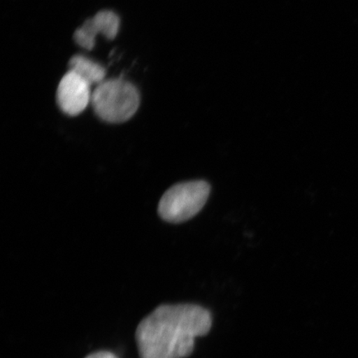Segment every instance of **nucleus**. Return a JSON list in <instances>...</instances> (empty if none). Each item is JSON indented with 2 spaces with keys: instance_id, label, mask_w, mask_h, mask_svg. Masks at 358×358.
Listing matches in <instances>:
<instances>
[{
  "instance_id": "obj_7",
  "label": "nucleus",
  "mask_w": 358,
  "mask_h": 358,
  "mask_svg": "<svg viewBox=\"0 0 358 358\" xmlns=\"http://www.w3.org/2000/svg\"><path fill=\"white\" fill-rule=\"evenodd\" d=\"M85 358H118L114 353L107 351H101L92 353Z\"/></svg>"
},
{
  "instance_id": "obj_4",
  "label": "nucleus",
  "mask_w": 358,
  "mask_h": 358,
  "mask_svg": "<svg viewBox=\"0 0 358 358\" xmlns=\"http://www.w3.org/2000/svg\"><path fill=\"white\" fill-rule=\"evenodd\" d=\"M91 98V86L74 71H69L61 80L57 101L60 109L66 115L76 116L82 113Z\"/></svg>"
},
{
  "instance_id": "obj_3",
  "label": "nucleus",
  "mask_w": 358,
  "mask_h": 358,
  "mask_svg": "<svg viewBox=\"0 0 358 358\" xmlns=\"http://www.w3.org/2000/svg\"><path fill=\"white\" fill-rule=\"evenodd\" d=\"M211 191L208 182L191 181L170 187L159 204V215L170 223H181L196 216L207 203Z\"/></svg>"
},
{
  "instance_id": "obj_5",
  "label": "nucleus",
  "mask_w": 358,
  "mask_h": 358,
  "mask_svg": "<svg viewBox=\"0 0 358 358\" xmlns=\"http://www.w3.org/2000/svg\"><path fill=\"white\" fill-rule=\"evenodd\" d=\"M120 17L115 13L102 10L92 19L85 21L83 25L76 30L74 40L80 47L92 50L95 47L96 37L101 34L106 38L114 39L120 29Z\"/></svg>"
},
{
  "instance_id": "obj_6",
  "label": "nucleus",
  "mask_w": 358,
  "mask_h": 358,
  "mask_svg": "<svg viewBox=\"0 0 358 358\" xmlns=\"http://www.w3.org/2000/svg\"><path fill=\"white\" fill-rule=\"evenodd\" d=\"M70 71H74L92 86L93 84H101L104 82L106 69L99 64L89 58L76 55L69 62Z\"/></svg>"
},
{
  "instance_id": "obj_2",
  "label": "nucleus",
  "mask_w": 358,
  "mask_h": 358,
  "mask_svg": "<svg viewBox=\"0 0 358 358\" xmlns=\"http://www.w3.org/2000/svg\"><path fill=\"white\" fill-rule=\"evenodd\" d=\"M93 109L98 117L108 123L119 124L133 117L140 106L138 89L122 78L104 80L94 90Z\"/></svg>"
},
{
  "instance_id": "obj_1",
  "label": "nucleus",
  "mask_w": 358,
  "mask_h": 358,
  "mask_svg": "<svg viewBox=\"0 0 358 358\" xmlns=\"http://www.w3.org/2000/svg\"><path fill=\"white\" fill-rule=\"evenodd\" d=\"M211 313L196 304H163L143 319L136 331L141 358H186L196 338L212 329Z\"/></svg>"
}]
</instances>
